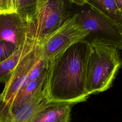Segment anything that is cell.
<instances>
[{
	"instance_id": "obj_15",
	"label": "cell",
	"mask_w": 122,
	"mask_h": 122,
	"mask_svg": "<svg viewBox=\"0 0 122 122\" xmlns=\"http://www.w3.org/2000/svg\"><path fill=\"white\" fill-rule=\"evenodd\" d=\"M14 11L13 0H0V14Z\"/></svg>"
},
{
	"instance_id": "obj_1",
	"label": "cell",
	"mask_w": 122,
	"mask_h": 122,
	"mask_svg": "<svg viewBox=\"0 0 122 122\" xmlns=\"http://www.w3.org/2000/svg\"><path fill=\"white\" fill-rule=\"evenodd\" d=\"M91 44L82 40L50 61L46 94L49 101L73 104L86 101V69Z\"/></svg>"
},
{
	"instance_id": "obj_3",
	"label": "cell",
	"mask_w": 122,
	"mask_h": 122,
	"mask_svg": "<svg viewBox=\"0 0 122 122\" xmlns=\"http://www.w3.org/2000/svg\"><path fill=\"white\" fill-rule=\"evenodd\" d=\"M90 44L86 82V91L89 95L110 88L122 64L117 48L100 44Z\"/></svg>"
},
{
	"instance_id": "obj_12",
	"label": "cell",
	"mask_w": 122,
	"mask_h": 122,
	"mask_svg": "<svg viewBox=\"0 0 122 122\" xmlns=\"http://www.w3.org/2000/svg\"><path fill=\"white\" fill-rule=\"evenodd\" d=\"M96 9L98 10L122 31V17L113 0H85Z\"/></svg>"
},
{
	"instance_id": "obj_2",
	"label": "cell",
	"mask_w": 122,
	"mask_h": 122,
	"mask_svg": "<svg viewBox=\"0 0 122 122\" xmlns=\"http://www.w3.org/2000/svg\"><path fill=\"white\" fill-rule=\"evenodd\" d=\"M77 22L88 33L83 40L90 44L113 46L122 50V31L85 0H71Z\"/></svg>"
},
{
	"instance_id": "obj_14",
	"label": "cell",
	"mask_w": 122,
	"mask_h": 122,
	"mask_svg": "<svg viewBox=\"0 0 122 122\" xmlns=\"http://www.w3.org/2000/svg\"><path fill=\"white\" fill-rule=\"evenodd\" d=\"M18 49L10 42L0 41V63L10 58Z\"/></svg>"
},
{
	"instance_id": "obj_7",
	"label": "cell",
	"mask_w": 122,
	"mask_h": 122,
	"mask_svg": "<svg viewBox=\"0 0 122 122\" xmlns=\"http://www.w3.org/2000/svg\"><path fill=\"white\" fill-rule=\"evenodd\" d=\"M41 57L40 46L36 44L18 63L10 78L5 83L3 90L0 94V97L6 103H9L18 92L30 71Z\"/></svg>"
},
{
	"instance_id": "obj_5",
	"label": "cell",
	"mask_w": 122,
	"mask_h": 122,
	"mask_svg": "<svg viewBox=\"0 0 122 122\" xmlns=\"http://www.w3.org/2000/svg\"><path fill=\"white\" fill-rule=\"evenodd\" d=\"M87 32L77 22L74 14L39 45L42 58L49 61L72 44L83 40Z\"/></svg>"
},
{
	"instance_id": "obj_10",
	"label": "cell",
	"mask_w": 122,
	"mask_h": 122,
	"mask_svg": "<svg viewBox=\"0 0 122 122\" xmlns=\"http://www.w3.org/2000/svg\"><path fill=\"white\" fill-rule=\"evenodd\" d=\"M49 68V66L38 78L30 82L22 91L17 92L7 103L12 112L36 94L46 89Z\"/></svg>"
},
{
	"instance_id": "obj_13",
	"label": "cell",
	"mask_w": 122,
	"mask_h": 122,
	"mask_svg": "<svg viewBox=\"0 0 122 122\" xmlns=\"http://www.w3.org/2000/svg\"><path fill=\"white\" fill-rule=\"evenodd\" d=\"M14 11L23 20L33 23L38 12L40 0H13Z\"/></svg>"
},
{
	"instance_id": "obj_4",
	"label": "cell",
	"mask_w": 122,
	"mask_h": 122,
	"mask_svg": "<svg viewBox=\"0 0 122 122\" xmlns=\"http://www.w3.org/2000/svg\"><path fill=\"white\" fill-rule=\"evenodd\" d=\"M73 15L71 0H40L33 39L41 45Z\"/></svg>"
},
{
	"instance_id": "obj_8",
	"label": "cell",
	"mask_w": 122,
	"mask_h": 122,
	"mask_svg": "<svg viewBox=\"0 0 122 122\" xmlns=\"http://www.w3.org/2000/svg\"><path fill=\"white\" fill-rule=\"evenodd\" d=\"M48 101L45 89L36 94L12 112L7 104L0 97V122H29Z\"/></svg>"
},
{
	"instance_id": "obj_9",
	"label": "cell",
	"mask_w": 122,
	"mask_h": 122,
	"mask_svg": "<svg viewBox=\"0 0 122 122\" xmlns=\"http://www.w3.org/2000/svg\"><path fill=\"white\" fill-rule=\"evenodd\" d=\"M73 105L68 102L48 101L29 122H69Z\"/></svg>"
},
{
	"instance_id": "obj_11",
	"label": "cell",
	"mask_w": 122,
	"mask_h": 122,
	"mask_svg": "<svg viewBox=\"0 0 122 122\" xmlns=\"http://www.w3.org/2000/svg\"><path fill=\"white\" fill-rule=\"evenodd\" d=\"M37 44L34 40H29L24 46L19 48L13 55L0 63V83H6L18 63Z\"/></svg>"
},
{
	"instance_id": "obj_16",
	"label": "cell",
	"mask_w": 122,
	"mask_h": 122,
	"mask_svg": "<svg viewBox=\"0 0 122 122\" xmlns=\"http://www.w3.org/2000/svg\"><path fill=\"white\" fill-rule=\"evenodd\" d=\"M115 2L122 17V0H115Z\"/></svg>"
},
{
	"instance_id": "obj_6",
	"label": "cell",
	"mask_w": 122,
	"mask_h": 122,
	"mask_svg": "<svg viewBox=\"0 0 122 122\" xmlns=\"http://www.w3.org/2000/svg\"><path fill=\"white\" fill-rule=\"evenodd\" d=\"M34 25L23 20L15 12L0 14V41L13 44L17 48L34 40Z\"/></svg>"
}]
</instances>
